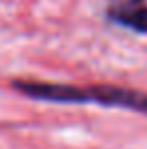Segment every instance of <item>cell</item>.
Segmentation results:
<instances>
[{
	"instance_id": "6da1fadb",
	"label": "cell",
	"mask_w": 147,
	"mask_h": 149,
	"mask_svg": "<svg viewBox=\"0 0 147 149\" xmlns=\"http://www.w3.org/2000/svg\"><path fill=\"white\" fill-rule=\"evenodd\" d=\"M12 87L22 95L36 101L63 103V105H101L129 109L147 115V93L137 89H127L117 85H93L77 87L61 83H40V81H14Z\"/></svg>"
},
{
	"instance_id": "7a4b0ae2",
	"label": "cell",
	"mask_w": 147,
	"mask_h": 149,
	"mask_svg": "<svg viewBox=\"0 0 147 149\" xmlns=\"http://www.w3.org/2000/svg\"><path fill=\"white\" fill-rule=\"evenodd\" d=\"M105 16L121 28L147 34V0H113L107 6Z\"/></svg>"
}]
</instances>
